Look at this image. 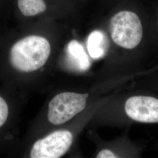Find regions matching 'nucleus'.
<instances>
[{
  "mask_svg": "<svg viewBox=\"0 0 158 158\" xmlns=\"http://www.w3.org/2000/svg\"><path fill=\"white\" fill-rule=\"evenodd\" d=\"M69 56L73 62L74 66L79 71H85L90 67L89 58L78 41L71 40L68 46Z\"/></svg>",
  "mask_w": 158,
  "mask_h": 158,
  "instance_id": "obj_6",
  "label": "nucleus"
},
{
  "mask_svg": "<svg viewBox=\"0 0 158 158\" xmlns=\"http://www.w3.org/2000/svg\"><path fill=\"white\" fill-rule=\"evenodd\" d=\"M73 142V135L68 130L55 131L34 143L32 158H59L67 152Z\"/></svg>",
  "mask_w": 158,
  "mask_h": 158,
  "instance_id": "obj_3",
  "label": "nucleus"
},
{
  "mask_svg": "<svg viewBox=\"0 0 158 158\" xmlns=\"http://www.w3.org/2000/svg\"><path fill=\"white\" fill-rule=\"evenodd\" d=\"M20 12L25 17H34L45 11L46 4L44 0H17Z\"/></svg>",
  "mask_w": 158,
  "mask_h": 158,
  "instance_id": "obj_7",
  "label": "nucleus"
},
{
  "mask_svg": "<svg viewBox=\"0 0 158 158\" xmlns=\"http://www.w3.org/2000/svg\"><path fill=\"white\" fill-rule=\"evenodd\" d=\"M88 94L64 92L52 98L49 104L48 118L52 124H63L85 107Z\"/></svg>",
  "mask_w": 158,
  "mask_h": 158,
  "instance_id": "obj_2",
  "label": "nucleus"
},
{
  "mask_svg": "<svg viewBox=\"0 0 158 158\" xmlns=\"http://www.w3.org/2000/svg\"><path fill=\"white\" fill-rule=\"evenodd\" d=\"M115 1H117V2H118V1H120V0H115Z\"/></svg>",
  "mask_w": 158,
  "mask_h": 158,
  "instance_id": "obj_10",
  "label": "nucleus"
},
{
  "mask_svg": "<svg viewBox=\"0 0 158 158\" xmlns=\"http://www.w3.org/2000/svg\"><path fill=\"white\" fill-rule=\"evenodd\" d=\"M8 116V107L5 100L0 96V127L5 124Z\"/></svg>",
  "mask_w": 158,
  "mask_h": 158,
  "instance_id": "obj_8",
  "label": "nucleus"
},
{
  "mask_svg": "<svg viewBox=\"0 0 158 158\" xmlns=\"http://www.w3.org/2000/svg\"><path fill=\"white\" fill-rule=\"evenodd\" d=\"M51 52L50 43L45 38L29 35L12 45L10 53V62L18 71L32 72L45 64Z\"/></svg>",
  "mask_w": 158,
  "mask_h": 158,
  "instance_id": "obj_1",
  "label": "nucleus"
},
{
  "mask_svg": "<svg viewBox=\"0 0 158 158\" xmlns=\"http://www.w3.org/2000/svg\"><path fill=\"white\" fill-rule=\"evenodd\" d=\"M109 48L107 38L100 31L91 32L87 40V51L93 59H98L104 56Z\"/></svg>",
  "mask_w": 158,
  "mask_h": 158,
  "instance_id": "obj_5",
  "label": "nucleus"
},
{
  "mask_svg": "<svg viewBox=\"0 0 158 158\" xmlns=\"http://www.w3.org/2000/svg\"><path fill=\"white\" fill-rule=\"evenodd\" d=\"M97 158H117L114 153L108 149H104L100 151L97 155Z\"/></svg>",
  "mask_w": 158,
  "mask_h": 158,
  "instance_id": "obj_9",
  "label": "nucleus"
},
{
  "mask_svg": "<svg viewBox=\"0 0 158 158\" xmlns=\"http://www.w3.org/2000/svg\"><path fill=\"white\" fill-rule=\"evenodd\" d=\"M128 116L138 122L158 123V99L148 96H134L125 103Z\"/></svg>",
  "mask_w": 158,
  "mask_h": 158,
  "instance_id": "obj_4",
  "label": "nucleus"
}]
</instances>
